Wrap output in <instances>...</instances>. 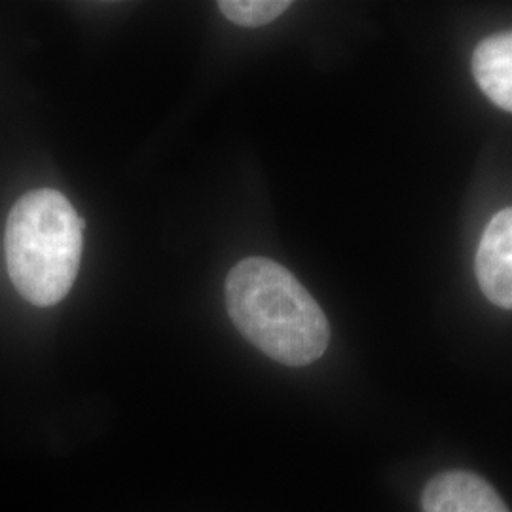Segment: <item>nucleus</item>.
I'll return each instance as SVG.
<instances>
[{
    "instance_id": "423d86ee",
    "label": "nucleus",
    "mask_w": 512,
    "mask_h": 512,
    "mask_svg": "<svg viewBox=\"0 0 512 512\" xmlns=\"http://www.w3.org/2000/svg\"><path fill=\"white\" fill-rule=\"evenodd\" d=\"M220 14L239 27H262L283 16L289 0H220Z\"/></svg>"
},
{
    "instance_id": "20e7f679",
    "label": "nucleus",
    "mask_w": 512,
    "mask_h": 512,
    "mask_svg": "<svg viewBox=\"0 0 512 512\" xmlns=\"http://www.w3.org/2000/svg\"><path fill=\"white\" fill-rule=\"evenodd\" d=\"M423 512H511L501 495L469 471H444L433 476L421 494Z\"/></svg>"
},
{
    "instance_id": "f257e3e1",
    "label": "nucleus",
    "mask_w": 512,
    "mask_h": 512,
    "mask_svg": "<svg viewBox=\"0 0 512 512\" xmlns=\"http://www.w3.org/2000/svg\"><path fill=\"white\" fill-rule=\"evenodd\" d=\"M224 298L241 336L281 365H311L329 348L325 311L285 266L270 258L238 262L226 277Z\"/></svg>"
},
{
    "instance_id": "f03ea898",
    "label": "nucleus",
    "mask_w": 512,
    "mask_h": 512,
    "mask_svg": "<svg viewBox=\"0 0 512 512\" xmlns=\"http://www.w3.org/2000/svg\"><path fill=\"white\" fill-rule=\"evenodd\" d=\"M82 251L84 219L59 190H31L12 207L4 232L6 268L29 304L50 308L71 293Z\"/></svg>"
},
{
    "instance_id": "7ed1b4c3",
    "label": "nucleus",
    "mask_w": 512,
    "mask_h": 512,
    "mask_svg": "<svg viewBox=\"0 0 512 512\" xmlns=\"http://www.w3.org/2000/svg\"><path fill=\"white\" fill-rule=\"evenodd\" d=\"M475 270L486 298L503 310H512V207L499 211L486 226Z\"/></svg>"
},
{
    "instance_id": "39448f33",
    "label": "nucleus",
    "mask_w": 512,
    "mask_h": 512,
    "mask_svg": "<svg viewBox=\"0 0 512 512\" xmlns=\"http://www.w3.org/2000/svg\"><path fill=\"white\" fill-rule=\"evenodd\" d=\"M471 69L484 95L499 109L512 112V31L482 40Z\"/></svg>"
}]
</instances>
